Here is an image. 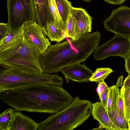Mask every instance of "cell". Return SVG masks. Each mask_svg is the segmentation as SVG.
Returning <instances> with one entry per match:
<instances>
[{"instance_id":"1","label":"cell","mask_w":130,"mask_h":130,"mask_svg":"<svg viewBox=\"0 0 130 130\" xmlns=\"http://www.w3.org/2000/svg\"><path fill=\"white\" fill-rule=\"evenodd\" d=\"M0 93L1 101L15 110L51 115L63 109L74 99L62 87L47 83L36 84Z\"/></svg>"},{"instance_id":"2","label":"cell","mask_w":130,"mask_h":130,"mask_svg":"<svg viewBox=\"0 0 130 130\" xmlns=\"http://www.w3.org/2000/svg\"><path fill=\"white\" fill-rule=\"evenodd\" d=\"M67 38L62 43L51 44L40 55L44 73H57L65 67L84 62L98 46L101 35L96 31L82 35L75 40Z\"/></svg>"},{"instance_id":"3","label":"cell","mask_w":130,"mask_h":130,"mask_svg":"<svg viewBox=\"0 0 130 130\" xmlns=\"http://www.w3.org/2000/svg\"><path fill=\"white\" fill-rule=\"evenodd\" d=\"M92 103L76 97L63 109L38 123V130H72L82 125L92 114Z\"/></svg>"},{"instance_id":"4","label":"cell","mask_w":130,"mask_h":130,"mask_svg":"<svg viewBox=\"0 0 130 130\" xmlns=\"http://www.w3.org/2000/svg\"><path fill=\"white\" fill-rule=\"evenodd\" d=\"M22 34L10 48L0 51V64L38 73H44L38 50Z\"/></svg>"},{"instance_id":"5","label":"cell","mask_w":130,"mask_h":130,"mask_svg":"<svg viewBox=\"0 0 130 130\" xmlns=\"http://www.w3.org/2000/svg\"><path fill=\"white\" fill-rule=\"evenodd\" d=\"M0 93L25 87L47 83L62 86L63 80L60 76L38 73L0 64Z\"/></svg>"},{"instance_id":"6","label":"cell","mask_w":130,"mask_h":130,"mask_svg":"<svg viewBox=\"0 0 130 130\" xmlns=\"http://www.w3.org/2000/svg\"><path fill=\"white\" fill-rule=\"evenodd\" d=\"M7 24L11 30L20 29L27 23L36 21L33 0H7Z\"/></svg>"},{"instance_id":"7","label":"cell","mask_w":130,"mask_h":130,"mask_svg":"<svg viewBox=\"0 0 130 130\" xmlns=\"http://www.w3.org/2000/svg\"><path fill=\"white\" fill-rule=\"evenodd\" d=\"M130 52V36L116 35L110 40L98 46L93 56L98 61L112 56L121 57L124 60Z\"/></svg>"},{"instance_id":"8","label":"cell","mask_w":130,"mask_h":130,"mask_svg":"<svg viewBox=\"0 0 130 130\" xmlns=\"http://www.w3.org/2000/svg\"><path fill=\"white\" fill-rule=\"evenodd\" d=\"M103 24L107 31L116 35L130 36V7L122 5L114 9Z\"/></svg>"},{"instance_id":"9","label":"cell","mask_w":130,"mask_h":130,"mask_svg":"<svg viewBox=\"0 0 130 130\" xmlns=\"http://www.w3.org/2000/svg\"><path fill=\"white\" fill-rule=\"evenodd\" d=\"M23 35L34 45L40 54L51 44L41 26L36 22L29 23L22 27Z\"/></svg>"},{"instance_id":"10","label":"cell","mask_w":130,"mask_h":130,"mask_svg":"<svg viewBox=\"0 0 130 130\" xmlns=\"http://www.w3.org/2000/svg\"><path fill=\"white\" fill-rule=\"evenodd\" d=\"M60 71L68 79L79 83L88 82L93 72L84 64H76L62 68Z\"/></svg>"},{"instance_id":"11","label":"cell","mask_w":130,"mask_h":130,"mask_svg":"<svg viewBox=\"0 0 130 130\" xmlns=\"http://www.w3.org/2000/svg\"><path fill=\"white\" fill-rule=\"evenodd\" d=\"M71 13L77 21L78 31L76 39L82 35L90 32L92 29V18L85 9L72 7Z\"/></svg>"},{"instance_id":"12","label":"cell","mask_w":130,"mask_h":130,"mask_svg":"<svg viewBox=\"0 0 130 130\" xmlns=\"http://www.w3.org/2000/svg\"><path fill=\"white\" fill-rule=\"evenodd\" d=\"M92 115L98 121L101 127L109 130H122L116 126L110 119L106 108L101 102L92 103Z\"/></svg>"},{"instance_id":"13","label":"cell","mask_w":130,"mask_h":130,"mask_svg":"<svg viewBox=\"0 0 130 130\" xmlns=\"http://www.w3.org/2000/svg\"><path fill=\"white\" fill-rule=\"evenodd\" d=\"M38 123L21 111L15 110L13 119L8 130H38Z\"/></svg>"},{"instance_id":"14","label":"cell","mask_w":130,"mask_h":130,"mask_svg":"<svg viewBox=\"0 0 130 130\" xmlns=\"http://www.w3.org/2000/svg\"><path fill=\"white\" fill-rule=\"evenodd\" d=\"M35 12L36 21L45 30L47 23H51V17L50 12L48 0H33Z\"/></svg>"},{"instance_id":"15","label":"cell","mask_w":130,"mask_h":130,"mask_svg":"<svg viewBox=\"0 0 130 130\" xmlns=\"http://www.w3.org/2000/svg\"><path fill=\"white\" fill-rule=\"evenodd\" d=\"M48 3L51 19V23L62 31L66 36L67 27L59 14L55 0H48Z\"/></svg>"},{"instance_id":"16","label":"cell","mask_w":130,"mask_h":130,"mask_svg":"<svg viewBox=\"0 0 130 130\" xmlns=\"http://www.w3.org/2000/svg\"><path fill=\"white\" fill-rule=\"evenodd\" d=\"M108 112L111 120L117 127L122 130H130V122L119 110L117 106Z\"/></svg>"},{"instance_id":"17","label":"cell","mask_w":130,"mask_h":130,"mask_svg":"<svg viewBox=\"0 0 130 130\" xmlns=\"http://www.w3.org/2000/svg\"><path fill=\"white\" fill-rule=\"evenodd\" d=\"M22 27L16 30H10L0 40V51L10 48L18 41L22 34Z\"/></svg>"},{"instance_id":"18","label":"cell","mask_w":130,"mask_h":130,"mask_svg":"<svg viewBox=\"0 0 130 130\" xmlns=\"http://www.w3.org/2000/svg\"><path fill=\"white\" fill-rule=\"evenodd\" d=\"M44 32L50 40L57 43H60L67 38L64 32L51 23H47Z\"/></svg>"},{"instance_id":"19","label":"cell","mask_w":130,"mask_h":130,"mask_svg":"<svg viewBox=\"0 0 130 130\" xmlns=\"http://www.w3.org/2000/svg\"><path fill=\"white\" fill-rule=\"evenodd\" d=\"M59 14L67 27L72 7L71 2L68 0H55Z\"/></svg>"},{"instance_id":"20","label":"cell","mask_w":130,"mask_h":130,"mask_svg":"<svg viewBox=\"0 0 130 130\" xmlns=\"http://www.w3.org/2000/svg\"><path fill=\"white\" fill-rule=\"evenodd\" d=\"M109 90L106 109L108 111L114 109L117 106V102L120 90L116 85L109 87Z\"/></svg>"},{"instance_id":"21","label":"cell","mask_w":130,"mask_h":130,"mask_svg":"<svg viewBox=\"0 0 130 130\" xmlns=\"http://www.w3.org/2000/svg\"><path fill=\"white\" fill-rule=\"evenodd\" d=\"M14 109L9 108L0 115V130H8L14 117Z\"/></svg>"},{"instance_id":"22","label":"cell","mask_w":130,"mask_h":130,"mask_svg":"<svg viewBox=\"0 0 130 130\" xmlns=\"http://www.w3.org/2000/svg\"><path fill=\"white\" fill-rule=\"evenodd\" d=\"M77 31L76 20L71 14L67 23L66 33L67 37L73 40L76 39Z\"/></svg>"},{"instance_id":"23","label":"cell","mask_w":130,"mask_h":130,"mask_svg":"<svg viewBox=\"0 0 130 130\" xmlns=\"http://www.w3.org/2000/svg\"><path fill=\"white\" fill-rule=\"evenodd\" d=\"M113 71L109 68H100L96 69L89 79V81L99 82L104 80Z\"/></svg>"},{"instance_id":"24","label":"cell","mask_w":130,"mask_h":130,"mask_svg":"<svg viewBox=\"0 0 130 130\" xmlns=\"http://www.w3.org/2000/svg\"><path fill=\"white\" fill-rule=\"evenodd\" d=\"M123 100L125 116L129 121L130 112V87L123 86Z\"/></svg>"},{"instance_id":"25","label":"cell","mask_w":130,"mask_h":130,"mask_svg":"<svg viewBox=\"0 0 130 130\" xmlns=\"http://www.w3.org/2000/svg\"><path fill=\"white\" fill-rule=\"evenodd\" d=\"M117 106L119 110L125 117L123 100V86H122L120 90V94L119 96L117 102Z\"/></svg>"},{"instance_id":"26","label":"cell","mask_w":130,"mask_h":130,"mask_svg":"<svg viewBox=\"0 0 130 130\" xmlns=\"http://www.w3.org/2000/svg\"><path fill=\"white\" fill-rule=\"evenodd\" d=\"M109 87L105 82L104 80L99 82V84L96 89V92L99 96L100 99L104 91Z\"/></svg>"},{"instance_id":"27","label":"cell","mask_w":130,"mask_h":130,"mask_svg":"<svg viewBox=\"0 0 130 130\" xmlns=\"http://www.w3.org/2000/svg\"><path fill=\"white\" fill-rule=\"evenodd\" d=\"M10 30L7 23H0V40Z\"/></svg>"},{"instance_id":"28","label":"cell","mask_w":130,"mask_h":130,"mask_svg":"<svg viewBox=\"0 0 130 130\" xmlns=\"http://www.w3.org/2000/svg\"><path fill=\"white\" fill-rule=\"evenodd\" d=\"M109 90V89L108 87L103 93L100 99L101 102L106 108L108 97Z\"/></svg>"},{"instance_id":"29","label":"cell","mask_w":130,"mask_h":130,"mask_svg":"<svg viewBox=\"0 0 130 130\" xmlns=\"http://www.w3.org/2000/svg\"><path fill=\"white\" fill-rule=\"evenodd\" d=\"M125 60V70L128 74H130V52Z\"/></svg>"},{"instance_id":"30","label":"cell","mask_w":130,"mask_h":130,"mask_svg":"<svg viewBox=\"0 0 130 130\" xmlns=\"http://www.w3.org/2000/svg\"><path fill=\"white\" fill-rule=\"evenodd\" d=\"M106 2L112 4L120 5L127 0H104Z\"/></svg>"},{"instance_id":"31","label":"cell","mask_w":130,"mask_h":130,"mask_svg":"<svg viewBox=\"0 0 130 130\" xmlns=\"http://www.w3.org/2000/svg\"><path fill=\"white\" fill-rule=\"evenodd\" d=\"M124 87H130V74L125 78L123 83V85Z\"/></svg>"},{"instance_id":"32","label":"cell","mask_w":130,"mask_h":130,"mask_svg":"<svg viewBox=\"0 0 130 130\" xmlns=\"http://www.w3.org/2000/svg\"><path fill=\"white\" fill-rule=\"evenodd\" d=\"M123 78V75L120 76L118 80L117 83L116 85L118 87L120 86H121L122 84V80Z\"/></svg>"},{"instance_id":"33","label":"cell","mask_w":130,"mask_h":130,"mask_svg":"<svg viewBox=\"0 0 130 130\" xmlns=\"http://www.w3.org/2000/svg\"><path fill=\"white\" fill-rule=\"evenodd\" d=\"M84 2H89L91 1V0H82Z\"/></svg>"},{"instance_id":"34","label":"cell","mask_w":130,"mask_h":130,"mask_svg":"<svg viewBox=\"0 0 130 130\" xmlns=\"http://www.w3.org/2000/svg\"><path fill=\"white\" fill-rule=\"evenodd\" d=\"M129 122H130V112L129 115Z\"/></svg>"}]
</instances>
